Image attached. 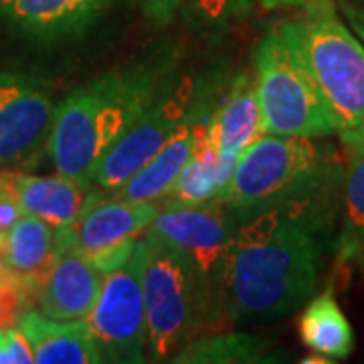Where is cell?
I'll use <instances>...</instances> for the list:
<instances>
[{"instance_id": "obj_26", "label": "cell", "mask_w": 364, "mask_h": 364, "mask_svg": "<svg viewBox=\"0 0 364 364\" xmlns=\"http://www.w3.org/2000/svg\"><path fill=\"white\" fill-rule=\"evenodd\" d=\"M184 2L188 0H142V11L152 25L164 26L176 16Z\"/></svg>"}, {"instance_id": "obj_16", "label": "cell", "mask_w": 364, "mask_h": 364, "mask_svg": "<svg viewBox=\"0 0 364 364\" xmlns=\"http://www.w3.org/2000/svg\"><path fill=\"white\" fill-rule=\"evenodd\" d=\"M213 107H208L203 114L188 119L181 130L176 132L168 142L132 176L130 181L114 191L112 196L128 198V200H160L168 193L176 176L181 174L182 166L188 162L191 154L195 152L196 144L207 130L208 116H210Z\"/></svg>"}, {"instance_id": "obj_11", "label": "cell", "mask_w": 364, "mask_h": 364, "mask_svg": "<svg viewBox=\"0 0 364 364\" xmlns=\"http://www.w3.org/2000/svg\"><path fill=\"white\" fill-rule=\"evenodd\" d=\"M158 200L100 198L67 227L57 229L59 251H73L90 261L105 249L138 241L156 219Z\"/></svg>"}, {"instance_id": "obj_5", "label": "cell", "mask_w": 364, "mask_h": 364, "mask_svg": "<svg viewBox=\"0 0 364 364\" xmlns=\"http://www.w3.org/2000/svg\"><path fill=\"white\" fill-rule=\"evenodd\" d=\"M338 119V138L364 136V45L334 6L310 0L301 14L279 23Z\"/></svg>"}, {"instance_id": "obj_4", "label": "cell", "mask_w": 364, "mask_h": 364, "mask_svg": "<svg viewBox=\"0 0 364 364\" xmlns=\"http://www.w3.org/2000/svg\"><path fill=\"white\" fill-rule=\"evenodd\" d=\"M142 255V294L146 310V358L172 360L191 340L215 332L207 291L181 249L154 231L138 239Z\"/></svg>"}, {"instance_id": "obj_10", "label": "cell", "mask_w": 364, "mask_h": 364, "mask_svg": "<svg viewBox=\"0 0 364 364\" xmlns=\"http://www.w3.org/2000/svg\"><path fill=\"white\" fill-rule=\"evenodd\" d=\"M55 104L41 79L0 73V170L25 166L47 148Z\"/></svg>"}, {"instance_id": "obj_21", "label": "cell", "mask_w": 364, "mask_h": 364, "mask_svg": "<svg viewBox=\"0 0 364 364\" xmlns=\"http://www.w3.org/2000/svg\"><path fill=\"white\" fill-rule=\"evenodd\" d=\"M275 340L249 332H207L184 344L170 363L251 364L269 360Z\"/></svg>"}, {"instance_id": "obj_7", "label": "cell", "mask_w": 364, "mask_h": 364, "mask_svg": "<svg viewBox=\"0 0 364 364\" xmlns=\"http://www.w3.org/2000/svg\"><path fill=\"white\" fill-rule=\"evenodd\" d=\"M210 85L205 79H170L168 85L144 109L107 152L93 176L104 193H114L142 168L182 126L213 107Z\"/></svg>"}, {"instance_id": "obj_12", "label": "cell", "mask_w": 364, "mask_h": 364, "mask_svg": "<svg viewBox=\"0 0 364 364\" xmlns=\"http://www.w3.org/2000/svg\"><path fill=\"white\" fill-rule=\"evenodd\" d=\"M0 188L18 205L23 215L37 217L55 229L67 227L102 198V188L67 176H35L21 170H0Z\"/></svg>"}, {"instance_id": "obj_6", "label": "cell", "mask_w": 364, "mask_h": 364, "mask_svg": "<svg viewBox=\"0 0 364 364\" xmlns=\"http://www.w3.org/2000/svg\"><path fill=\"white\" fill-rule=\"evenodd\" d=\"M253 63L265 132L322 140L338 136L332 107L279 26L261 39Z\"/></svg>"}, {"instance_id": "obj_3", "label": "cell", "mask_w": 364, "mask_h": 364, "mask_svg": "<svg viewBox=\"0 0 364 364\" xmlns=\"http://www.w3.org/2000/svg\"><path fill=\"white\" fill-rule=\"evenodd\" d=\"M344 178V158L322 138L265 132L239 156L221 200L235 223L261 208L304 196Z\"/></svg>"}, {"instance_id": "obj_2", "label": "cell", "mask_w": 364, "mask_h": 364, "mask_svg": "<svg viewBox=\"0 0 364 364\" xmlns=\"http://www.w3.org/2000/svg\"><path fill=\"white\" fill-rule=\"evenodd\" d=\"M172 61L107 71L55 105L47 152L57 174L93 184L104 156L172 79Z\"/></svg>"}, {"instance_id": "obj_18", "label": "cell", "mask_w": 364, "mask_h": 364, "mask_svg": "<svg viewBox=\"0 0 364 364\" xmlns=\"http://www.w3.org/2000/svg\"><path fill=\"white\" fill-rule=\"evenodd\" d=\"M340 144L346 156L332 255L336 267H348L364 255V136L346 138Z\"/></svg>"}, {"instance_id": "obj_13", "label": "cell", "mask_w": 364, "mask_h": 364, "mask_svg": "<svg viewBox=\"0 0 364 364\" xmlns=\"http://www.w3.org/2000/svg\"><path fill=\"white\" fill-rule=\"evenodd\" d=\"M104 273L73 251H59L39 279L28 286L31 301L53 320H83L102 287Z\"/></svg>"}, {"instance_id": "obj_22", "label": "cell", "mask_w": 364, "mask_h": 364, "mask_svg": "<svg viewBox=\"0 0 364 364\" xmlns=\"http://www.w3.org/2000/svg\"><path fill=\"white\" fill-rule=\"evenodd\" d=\"M217 164L219 150L208 140L207 130L196 144L195 152L188 162L182 166L168 193L158 203L160 208H182L198 207L219 196V181H217Z\"/></svg>"}, {"instance_id": "obj_20", "label": "cell", "mask_w": 364, "mask_h": 364, "mask_svg": "<svg viewBox=\"0 0 364 364\" xmlns=\"http://www.w3.org/2000/svg\"><path fill=\"white\" fill-rule=\"evenodd\" d=\"M298 330L304 346L330 363L344 360L354 350V330L346 314L342 312L332 287L314 294L304 304Z\"/></svg>"}, {"instance_id": "obj_1", "label": "cell", "mask_w": 364, "mask_h": 364, "mask_svg": "<svg viewBox=\"0 0 364 364\" xmlns=\"http://www.w3.org/2000/svg\"><path fill=\"white\" fill-rule=\"evenodd\" d=\"M342 181L237 223L227 265L229 326L287 316L318 291L334 251Z\"/></svg>"}, {"instance_id": "obj_30", "label": "cell", "mask_w": 364, "mask_h": 364, "mask_svg": "<svg viewBox=\"0 0 364 364\" xmlns=\"http://www.w3.org/2000/svg\"><path fill=\"white\" fill-rule=\"evenodd\" d=\"M4 277H9V273L4 269V263H2V253H0V279H4Z\"/></svg>"}, {"instance_id": "obj_28", "label": "cell", "mask_w": 364, "mask_h": 364, "mask_svg": "<svg viewBox=\"0 0 364 364\" xmlns=\"http://www.w3.org/2000/svg\"><path fill=\"white\" fill-rule=\"evenodd\" d=\"M340 9L344 14V21L364 45V0H342Z\"/></svg>"}, {"instance_id": "obj_17", "label": "cell", "mask_w": 364, "mask_h": 364, "mask_svg": "<svg viewBox=\"0 0 364 364\" xmlns=\"http://www.w3.org/2000/svg\"><path fill=\"white\" fill-rule=\"evenodd\" d=\"M18 328L25 334L35 363L39 364H102V354L85 320H53L26 310Z\"/></svg>"}, {"instance_id": "obj_29", "label": "cell", "mask_w": 364, "mask_h": 364, "mask_svg": "<svg viewBox=\"0 0 364 364\" xmlns=\"http://www.w3.org/2000/svg\"><path fill=\"white\" fill-rule=\"evenodd\" d=\"M265 11H282V9H301L310 0H257Z\"/></svg>"}, {"instance_id": "obj_15", "label": "cell", "mask_w": 364, "mask_h": 364, "mask_svg": "<svg viewBox=\"0 0 364 364\" xmlns=\"http://www.w3.org/2000/svg\"><path fill=\"white\" fill-rule=\"evenodd\" d=\"M265 134L255 73L243 71L233 79L219 104L213 107L207 136L219 154L241 156L245 148Z\"/></svg>"}, {"instance_id": "obj_14", "label": "cell", "mask_w": 364, "mask_h": 364, "mask_svg": "<svg viewBox=\"0 0 364 364\" xmlns=\"http://www.w3.org/2000/svg\"><path fill=\"white\" fill-rule=\"evenodd\" d=\"M114 0H0V18L28 39L55 43L81 37Z\"/></svg>"}, {"instance_id": "obj_31", "label": "cell", "mask_w": 364, "mask_h": 364, "mask_svg": "<svg viewBox=\"0 0 364 364\" xmlns=\"http://www.w3.org/2000/svg\"><path fill=\"white\" fill-rule=\"evenodd\" d=\"M360 263H363V265H364V255H363V259H360Z\"/></svg>"}, {"instance_id": "obj_9", "label": "cell", "mask_w": 364, "mask_h": 364, "mask_svg": "<svg viewBox=\"0 0 364 364\" xmlns=\"http://www.w3.org/2000/svg\"><path fill=\"white\" fill-rule=\"evenodd\" d=\"M104 363H146L142 255L136 245L122 267L105 273L97 298L83 318Z\"/></svg>"}, {"instance_id": "obj_8", "label": "cell", "mask_w": 364, "mask_h": 364, "mask_svg": "<svg viewBox=\"0 0 364 364\" xmlns=\"http://www.w3.org/2000/svg\"><path fill=\"white\" fill-rule=\"evenodd\" d=\"M237 223L221 200L198 207L160 208L150 231L178 247L195 267L207 291L217 330L229 326L227 318V265Z\"/></svg>"}, {"instance_id": "obj_19", "label": "cell", "mask_w": 364, "mask_h": 364, "mask_svg": "<svg viewBox=\"0 0 364 364\" xmlns=\"http://www.w3.org/2000/svg\"><path fill=\"white\" fill-rule=\"evenodd\" d=\"M6 273L28 289L59 253L57 229L31 215H21L14 227L0 239Z\"/></svg>"}, {"instance_id": "obj_23", "label": "cell", "mask_w": 364, "mask_h": 364, "mask_svg": "<svg viewBox=\"0 0 364 364\" xmlns=\"http://www.w3.org/2000/svg\"><path fill=\"white\" fill-rule=\"evenodd\" d=\"M31 294L21 282L11 275L0 279V330L18 324L21 316L31 310Z\"/></svg>"}, {"instance_id": "obj_27", "label": "cell", "mask_w": 364, "mask_h": 364, "mask_svg": "<svg viewBox=\"0 0 364 364\" xmlns=\"http://www.w3.org/2000/svg\"><path fill=\"white\" fill-rule=\"evenodd\" d=\"M21 208L13 200L4 188H0V239H4L6 233L14 227V223L21 219Z\"/></svg>"}, {"instance_id": "obj_25", "label": "cell", "mask_w": 364, "mask_h": 364, "mask_svg": "<svg viewBox=\"0 0 364 364\" xmlns=\"http://www.w3.org/2000/svg\"><path fill=\"white\" fill-rule=\"evenodd\" d=\"M35 363L33 348L18 326L0 330V364Z\"/></svg>"}, {"instance_id": "obj_24", "label": "cell", "mask_w": 364, "mask_h": 364, "mask_svg": "<svg viewBox=\"0 0 364 364\" xmlns=\"http://www.w3.org/2000/svg\"><path fill=\"white\" fill-rule=\"evenodd\" d=\"M203 25L223 26L251 11L253 0H191Z\"/></svg>"}]
</instances>
